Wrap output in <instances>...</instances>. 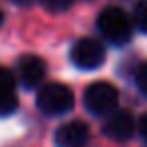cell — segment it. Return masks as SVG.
<instances>
[{
    "label": "cell",
    "instance_id": "obj_1",
    "mask_svg": "<svg viewBox=\"0 0 147 147\" xmlns=\"http://www.w3.org/2000/svg\"><path fill=\"white\" fill-rule=\"evenodd\" d=\"M97 26H99V32L111 45H117V47L127 45L133 34L131 18L127 16L125 10H121L117 6H107L105 10H101V14L97 18Z\"/></svg>",
    "mask_w": 147,
    "mask_h": 147
},
{
    "label": "cell",
    "instance_id": "obj_2",
    "mask_svg": "<svg viewBox=\"0 0 147 147\" xmlns=\"http://www.w3.org/2000/svg\"><path fill=\"white\" fill-rule=\"evenodd\" d=\"M36 107L40 113L49 117H59V115L69 113L75 107V95L63 83H49L40 87L36 95Z\"/></svg>",
    "mask_w": 147,
    "mask_h": 147
},
{
    "label": "cell",
    "instance_id": "obj_3",
    "mask_svg": "<svg viewBox=\"0 0 147 147\" xmlns=\"http://www.w3.org/2000/svg\"><path fill=\"white\" fill-rule=\"evenodd\" d=\"M83 101H85V107L89 113H93L97 117H107L113 111H117L119 91L107 81H97L87 87Z\"/></svg>",
    "mask_w": 147,
    "mask_h": 147
},
{
    "label": "cell",
    "instance_id": "obj_4",
    "mask_svg": "<svg viewBox=\"0 0 147 147\" xmlns=\"http://www.w3.org/2000/svg\"><path fill=\"white\" fill-rule=\"evenodd\" d=\"M71 61L81 71H95L105 63V47L91 36L79 38L71 49Z\"/></svg>",
    "mask_w": 147,
    "mask_h": 147
},
{
    "label": "cell",
    "instance_id": "obj_5",
    "mask_svg": "<svg viewBox=\"0 0 147 147\" xmlns=\"http://www.w3.org/2000/svg\"><path fill=\"white\" fill-rule=\"evenodd\" d=\"M135 127H137L135 117L127 109H117L111 115H107L103 123V133L113 141H127L133 137Z\"/></svg>",
    "mask_w": 147,
    "mask_h": 147
},
{
    "label": "cell",
    "instance_id": "obj_6",
    "mask_svg": "<svg viewBox=\"0 0 147 147\" xmlns=\"http://www.w3.org/2000/svg\"><path fill=\"white\" fill-rule=\"evenodd\" d=\"M91 141V129L85 121H69L55 133L57 147H87Z\"/></svg>",
    "mask_w": 147,
    "mask_h": 147
},
{
    "label": "cell",
    "instance_id": "obj_7",
    "mask_svg": "<svg viewBox=\"0 0 147 147\" xmlns=\"http://www.w3.org/2000/svg\"><path fill=\"white\" fill-rule=\"evenodd\" d=\"M47 65L36 55H24L18 61V79L26 89H34L45 81Z\"/></svg>",
    "mask_w": 147,
    "mask_h": 147
},
{
    "label": "cell",
    "instance_id": "obj_8",
    "mask_svg": "<svg viewBox=\"0 0 147 147\" xmlns=\"http://www.w3.org/2000/svg\"><path fill=\"white\" fill-rule=\"evenodd\" d=\"M18 107L16 95V81L12 73L4 67H0V117H8Z\"/></svg>",
    "mask_w": 147,
    "mask_h": 147
},
{
    "label": "cell",
    "instance_id": "obj_9",
    "mask_svg": "<svg viewBox=\"0 0 147 147\" xmlns=\"http://www.w3.org/2000/svg\"><path fill=\"white\" fill-rule=\"evenodd\" d=\"M133 24L137 30L147 34V0H139L133 8Z\"/></svg>",
    "mask_w": 147,
    "mask_h": 147
},
{
    "label": "cell",
    "instance_id": "obj_10",
    "mask_svg": "<svg viewBox=\"0 0 147 147\" xmlns=\"http://www.w3.org/2000/svg\"><path fill=\"white\" fill-rule=\"evenodd\" d=\"M75 0H40V4L49 10V12H65L73 6Z\"/></svg>",
    "mask_w": 147,
    "mask_h": 147
},
{
    "label": "cell",
    "instance_id": "obj_11",
    "mask_svg": "<svg viewBox=\"0 0 147 147\" xmlns=\"http://www.w3.org/2000/svg\"><path fill=\"white\" fill-rule=\"evenodd\" d=\"M135 83H137V89L147 97V63L139 67V71L135 75Z\"/></svg>",
    "mask_w": 147,
    "mask_h": 147
},
{
    "label": "cell",
    "instance_id": "obj_12",
    "mask_svg": "<svg viewBox=\"0 0 147 147\" xmlns=\"http://www.w3.org/2000/svg\"><path fill=\"white\" fill-rule=\"evenodd\" d=\"M137 127H139V133H141V137L147 141V113H145V115L139 119V125H137Z\"/></svg>",
    "mask_w": 147,
    "mask_h": 147
},
{
    "label": "cell",
    "instance_id": "obj_13",
    "mask_svg": "<svg viewBox=\"0 0 147 147\" xmlns=\"http://www.w3.org/2000/svg\"><path fill=\"white\" fill-rule=\"evenodd\" d=\"M10 2H12V4H16V6H28L32 0H10Z\"/></svg>",
    "mask_w": 147,
    "mask_h": 147
},
{
    "label": "cell",
    "instance_id": "obj_14",
    "mask_svg": "<svg viewBox=\"0 0 147 147\" xmlns=\"http://www.w3.org/2000/svg\"><path fill=\"white\" fill-rule=\"evenodd\" d=\"M2 22H4V14H2V10H0V26H2Z\"/></svg>",
    "mask_w": 147,
    "mask_h": 147
}]
</instances>
